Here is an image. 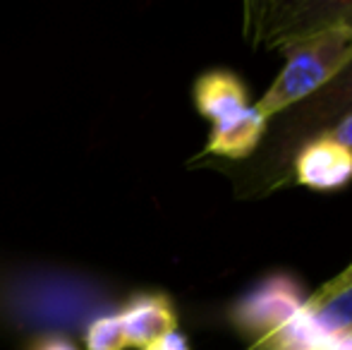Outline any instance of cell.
Returning <instances> with one entry per match:
<instances>
[{"instance_id": "1", "label": "cell", "mask_w": 352, "mask_h": 350, "mask_svg": "<svg viewBox=\"0 0 352 350\" xmlns=\"http://www.w3.org/2000/svg\"><path fill=\"white\" fill-rule=\"evenodd\" d=\"M120 305L118 290L89 271L48 264L0 269V324L34 338L82 336Z\"/></svg>"}, {"instance_id": "2", "label": "cell", "mask_w": 352, "mask_h": 350, "mask_svg": "<svg viewBox=\"0 0 352 350\" xmlns=\"http://www.w3.org/2000/svg\"><path fill=\"white\" fill-rule=\"evenodd\" d=\"M283 53L285 63L274 85L254 103L266 120L314 96L352 61V19L297 39L287 43Z\"/></svg>"}, {"instance_id": "3", "label": "cell", "mask_w": 352, "mask_h": 350, "mask_svg": "<svg viewBox=\"0 0 352 350\" xmlns=\"http://www.w3.org/2000/svg\"><path fill=\"white\" fill-rule=\"evenodd\" d=\"M307 305L302 283L292 274H271L247 290L228 312L230 324L254 343L269 341L300 317Z\"/></svg>"}, {"instance_id": "4", "label": "cell", "mask_w": 352, "mask_h": 350, "mask_svg": "<svg viewBox=\"0 0 352 350\" xmlns=\"http://www.w3.org/2000/svg\"><path fill=\"white\" fill-rule=\"evenodd\" d=\"M252 12V36L269 46L285 48L287 43L314 32L331 27V24L352 19V3H261L250 5Z\"/></svg>"}, {"instance_id": "5", "label": "cell", "mask_w": 352, "mask_h": 350, "mask_svg": "<svg viewBox=\"0 0 352 350\" xmlns=\"http://www.w3.org/2000/svg\"><path fill=\"white\" fill-rule=\"evenodd\" d=\"M297 111H290L285 122V146L305 144L314 137L333 130L343 118L352 113V61L326 87H321L314 96L297 103Z\"/></svg>"}, {"instance_id": "6", "label": "cell", "mask_w": 352, "mask_h": 350, "mask_svg": "<svg viewBox=\"0 0 352 350\" xmlns=\"http://www.w3.org/2000/svg\"><path fill=\"white\" fill-rule=\"evenodd\" d=\"M295 182L316 192H333L352 180V154L329 135L305 142L292 156Z\"/></svg>"}, {"instance_id": "7", "label": "cell", "mask_w": 352, "mask_h": 350, "mask_svg": "<svg viewBox=\"0 0 352 350\" xmlns=\"http://www.w3.org/2000/svg\"><path fill=\"white\" fill-rule=\"evenodd\" d=\"M118 319L127 348L142 350L166 333L177 331V312L173 300L166 293H153V290H142L122 300L118 307Z\"/></svg>"}, {"instance_id": "8", "label": "cell", "mask_w": 352, "mask_h": 350, "mask_svg": "<svg viewBox=\"0 0 352 350\" xmlns=\"http://www.w3.org/2000/svg\"><path fill=\"white\" fill-rule=\"evenodd\" d=\"M192 98L199 116L211 120V125L228 120L252 106L245 82L232 70H223V67L201 72L192 89Z\"/></svg>"}, {"instance_id": "9", "label": "cell", "mask_w": 352, "mask_h": 350, "mask_svg": "<svg viewBox=\"0 0 352 350\" xmlns=\"http://www.w3.org/2000/svg\"><path fill=\"white\" fill-rule=\"evenodd\" d=\"M266 127H269V120L254 106L245 108L237 116L211 125L206 154L223 156V159L232 161L247 159V156H252L259 149L261 140L266 135Z\"/></svg>"}, {"instance_id": "10", "label": "cell", "mask_w": 352, "mask_h": 350, "mask_svg": "<svg viewBox=\"0 0 352 350\" xmlns=\"http://www.w3.org/2000/svg\"><path fill=\"white\" fill-rule=\"evenodd\" d=\"M305 314L321 341L352 333V283L326 298H307Z\"/></svg>"}, {"instance_id": "11", "label": "cell", "mask_w": 352, "mask_h": 350, "mask_svg": "<svg viewBox=\"0 0 352 350\" xmlns=\"http://www.w3.org/2000/svg\"><path fill=\"white\" fill-rule=\"evenodd\" d=\"M82 343L84 350H127L118 309L94 319L87 327V331L82 333Z\"/></svg>"}, {"instance_id": "12", "label": "cell", "mask_w": 352, "mask_h": 350, "mask_svg": "<svg viewBox=\"0 0 352 350\" xmlns=\"http://www.w3.org/2000/svg\"><path fill=\"white\" fill-rule=\"evenodd\" d=\"M29 350H82V348L67 336H41V338H34Z\"/></svg>"}, {"instance_id": "13", "label": "cell", "mask_w": 352, "mask_h": 350, "mask_svg": "<svg viewBox=\"0 0 352 350\" xmlns=\"http://www.w3.org/2000/svg\"><path fill=\"white\" fill-rule=\"evenodd\" d=\"M142 350H190V343H187V338L182 336L180 331H170V333H166L163 338H158V341H153L151 346H146Z\"/></svg>"}, {"instance_id": "14", "label": "cell", "mask_w": 352, "mask_h": 350, "mask_svg": "<svg viewBox=\"0 0 352 350\" xmlns=\"http://www.w3.org/2000/svg\"><path fill=\"white\" fill-rule=\"evenodd\" d=\"M326 135L333 137L338 144H343L345 149H348L350 154H352V113H350L348 118H343V120H340L338 125L333 127V130L326 132Z\"/></svg>"}, {"instance_id": "15", "label": "cell", "mask_w": 352, "mask_h": 350, "mask_svg": "<svg viewBox=\"0 0 352 350\" xmlns=\"http://www.w3.org/2000/svg\"><path fill=\"white\" fill-rule=\"evenodd\" d=\"M352 283V264L348 266V269L343 271V274H338L333 281H329V283L324 285V288H319L316 290L311 298H326V295H331V293H338L340 288H345V285H350Z\"/></svg>"}, {"instance_id": "16", "label": "cell", "mask_w": 352, "mask_h": 350, "mask_svg": "<svg viewBox=\"0 0 352 350\" xmlns=\"http://www.w3.org/2000/svg\"><path fill=\"white\" fill-rule=\"evenodd\" d=\"M316 350H352V333L336 338H324V341L316 346Z\"/></svg>"}]
</instances>
